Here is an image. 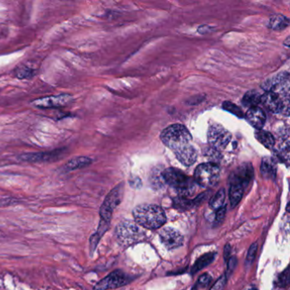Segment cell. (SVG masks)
Masks as SVG:
<instances>
[{"instance_id": "7", "label": "cell", "mask_w": 290, "mask_h": 290, "mask_svg": "<svg viewBox=\"0 0 290 290\" xmlns=\"http://www.w3.org/2000/svg\"><path fill=\"white\" fill-rule=\"evenodd\" d=\"M232 140L231 133L220 124L210 126L208 131V142L212 148L220 151L227 147Z\"/></svg>"}, {"instance_id": "1", "label": "cell", "mask_w": 290, "mask_h": 290, "mask_svg": "<svg viewBox=\"0 0 290 290\" xmlns=\"http://www.w3.org/2000/svg\"><path fill=\"white\" fill-rule=\"evenodd\" d=\"M136 223L147 229H158L166 222L164 209L158 205L142 204L133 210Z\"/></svg>"}, {"instance_id": "23", "label": "cell", "mask_w": 290, "mask_h": 290, "mask_svg": "<svg viewBox=\"0 0 290 290\" xmlns=\"http://www.w3.org/2000/svg\"><path fill=\"white\" fill-rule=\"evenodd\" d=\"M256 138L266 148H273L275 145V139L271 133L260 129L256 133Z\"/></svg>"}, {"instance_id": "20", "label": "cell", "mask_w": 290, "mask_h": 290, "mask_svg": "<svg viewBox=\"0 0 290 290\" xmlns=\"http://www.w3.org/2000/svg\"><path fill=\"white\" fill-rule=\"evenodd\" d=\"M290 25V20L286 16L283 15H275L271 16L269 20V29L275 30V31H281L287 29Z\"/></svg>"}, {"instance_id": "36", "label": "cell", "mask_w": 290, "mask_h": 290, "mask_svg": "<svg viewBox=\"0 0 290 290\" xmlns=\"http://www.w3.org/2000/svg\"><path fill=\"white\" fill-rule=\"evenodd\" d=\"M256 290V289H251V290Z\"/></svg>"}, {"instance_id": "24", "label": "cell", "mask_w": 290, "mask_h": 290, "mask_svg": "<svg viewBox=\"0 0 290 290\" xmlns=\"http://www.w3.org/2000/svg\"><path fill=\"white\" fill-rule=\"evenodd\" d=\"M14 73H15V76L17 79H31L35 75V70L29 67V66L21 65V66L16 67L15 71H14Z\"/></svg>"}, {"instance_id": "30", "label": "cell", "mask_w": 290, "mask_h": 290, "mask_svg": "<svg viewBox=\"0 0 290 290\" xmlns=\"http://www.w3.org/2000/svg\"><path fill=\"white\" fill-rule=\"evenodd\" d=\"M211 280L212 278L211 277H210V275L208 274V273H204V274H203L202 276H201V277L199 278V280H198V283H197L196 287H207L208 284H210Z\"/></svg>"}, {"instance_id": "33", "label": "cell", "mask_w": 290, "mask_h": 290, "mask_svg": "<svg viewBox=\"0 0 290 290\" xmlns=\"http://www.w3.org/2000/svg\"><path fill=\"white\" fill-rule=\"evenodd\" d=\"M236 259L235 257H232L228 260V271H233L236 267Z\"/></svg>"}, {"instance_id": "21", "label": "cell", "mask_w": 290, "mask_h": 290, "mask_svg": "<svg viewBox=\"0 0 290 290\" xmlns=\"http://www.w3.org/2000/svg\"><path fill=\"white\" fill-rule=\"evenodd\" d=\"M215 256L216 254L215 253H208V254H205L204 256H201L192 267V274H195L206 267L207 265H210L212 262L214 261Z\"/></svg>"}, {"instance_id": "3", "label": "cell", "mask_w": 290, "mask_h": 290, "mask_svg": "<svg viewBox=\"0 0 290 290\" xmlns=\"http://www.w3.org/2000/svg\"><path fill=\"white\" fill-rule=\"evenodd\" d=\"M163 178L169 186L181 194H188L194 190L195 180L187 176L182 171L174 168H169L163 173Z\"/></svg>"}, {"instance_id": "31", "label": "cell", "mask_w": 290, "mask_h": 290, "mask_svg": "<svg viewBox=\"0 0 290 290\" xmlns=\"http://www.w3.org/2000/svg\"><path fill=\"white\" fill-rule=\"evenodd\" d=\"M216 211L217 212H216V215H215V224H220L224 220L225 216H226V212H227V208H226L225 206H223L221 208H219Z\"/></svg>"}, {"instance_id": "27", "label": "cell", "mask_w": 290, "mask_h": 290, "mask_svg": "<svg viewBox=\"0 0 290 290\" xmlns=\"http://www.w3.org/2000/svg\"><path fill=\"white\" fill-rule=\"evenodd\" d=\"M256 253H257V243H253L252 245L249 247V251H248V254H247V265L252 264L253 261L256 259Z\"/></svg>"}, {"instance_id": "12", "label": "cell", "mask_w": 290, "mask_h": 290, "mask_svg": "<svg viewBox=\"0 0 290 290\" xmlns=\"http://www.w3.org/2000/svg\"><path fill=\"white\" fill-rule=\"evenodd\" d=\"M63 149H58L44 152H29L20 155L19 159L22 161L29 163H40V162L57 161L63 155Z\"/></svg>"}, {"instance_id": "5", "label": "cell", "mask_w": 290, "mask_h": 290, "mask_svg": "<svg viewBox=\"0 0 290 290\" xmlns=\"http://www.w3.org/2000/svg\"><path fill=\"white\" fill-rule=\"evenodd\" d=\"M220 168L217 164L206 163L199 165L196 169L195 182L203 187H211L217 184L220 179Z\"/></svg>"}, {"instance_id": "16", "label": "cell", "mask_w": 290, "mask_h": 290, "mask_svg": "<svg viewBox=\"0 0 290 290\" xmlns=\"http://www.w3.org/2000/svg\"><path fill=\"white\" fill-rule=\"evenodd\" d=\"M174 154L176 156L177 159L185 166L193 165L197 160V157H198L197 151L193 147V145L174 152Z\"/></svg>"}, {"instance_id": "9", "label": "cell", "mask_w": 290, "mask_h": 290, "mask_svg": "<svg viewBox=\"0 0 290 290\" xmlns=\"http://www.w3.org/2000/svg\"><path fill=\"white\" fill-rule=\"evenodd\" d=\"M132 278L129 277V275L124 273L123 271L117 270L112 272L110 274L100 281L95 288L94 290H108L117 289L122 287L129 284Z\"/></svg>"}, {"instance_id": "8", "label": "cell", "mask_w": 290, "mask_h": 290, "mask_svg": "<svg viewBox=\"0 0 290 290\" xmlns=\"http://www.w3.org/2000/svg\"><path fill=\"white\" fill-rule=\"evenodd\" d=\"M142 234L143 232L139 227L129 221H125L118 225L116 230V235L118 241L127 245L141 240Z\"/></svg>"}, {"instance_id": "15", "label": "cell", "mask_w": 290, "mask_h": 290, "mask_svg": "<svg viewBox=\"0 0 290 290\" xmlns=\"http://www.w3.org/2000/svg\"><path fill=\"white\" fill-rule=\"evenodd\" d=\"M247 121L256 129H261L265 125L266 116L264 111L260 108H250L245 115Z\"/></svg>"}, {"instance_id": "18", "label": "cell", "mask_w": 290, "mask_h": 290, "mask_svg": "<svg viewBox=\"0 0 290 290\" xmlns=\"http://www.w3.org/2000/svg\"><path fill=\"white\" fill-rule=\"evenodd\" d=\"M261 172L265 179H274L277 174V164L272 158L265 157L262 159Z\"/></svg>"}, {"instance_id": "10", "label": "cell", "mask_w": 290, "mask_h": 290, "mask_svg": "<svg viewBox=\"0 0 290 290\" xmlns=\"http://www.w3.org/2000/svg\"><path fill=\"white\" fill-rule=\"evenodd\" d=\"M265 92L271 91L282 93L285 97H289L290 92V76L289 73H280L276 77L268 79L262 86Z\"/></svg>"}, {"instance_id": "34", "label": "cell", "mask_w": 290, "mask_h": 290, "mask_svg": "<svg viewBox=\"0 0 290 290\" xmlns=\"http://www.w3.org/2000/svg\"><path fill=\"white\" fill-rule=\"evenodd\" d=\"M230 254H231V246L229 244H227L226 247H225L224 249V256H225V260L226 261H228L229 258H230Z\"/></svg>"}, {"instance_id": "28", "label": "cell", "mask_w": 290, "mask_h": 290, "mask_svg": "<svg viewBox=\"0 0 290 290\" xmlns=\"http://www.w3.org/2000/svg\"><path fill=\"white\" fill-rule=\"evenodd\" d=\"M289 283H290V270L289 268H286L279 276L278 284L280 287L285 288L288 286Z\"/></svg>"}, {"instance_id": "11", "label": "cell", "mask_w": 290, "mask_h": 290, "mask_svg": "<svg viewBox=\"0 0 290 290\" xmlns=\"http://www.w3.org/2000/svg\"><path fill=\"white\" fill-rule=\"evenodd\" d=\"M73 101L72 95L62 94L59 95H52L47 97L39 98L32 101V104L36 108L41 109H51L66 107Z\"/></svg>"}, {"instance_id": "14", "label": "cell", "mask_w": 290, "mask_h": 290, "mask_svg": "<svg viewBox=\"0 0 290 290\" xmlns=\"http://www.w3.org/2000/svg\"><path fill=\"white\" fill-rule=\"evenodd\" d=\"M253 176L254 171L251 164H243L235 171L233 175L231 178V182L238 183L245 187L252 180Z\"/></svg>"}, {"instance_id": "25", "label": "cell", "mask_w": 290, "mask_h": 290, "mask_svg": "<svg viewBox=\"0 0 290 290\" xmlns=\"http://www.w3.org/2000/svg\"><path fill=\"white\" fill-rule=\"evenodd\" d=\"M225 199H226V193H225V190H219L217 193H216V194L212 198L210 202H209V205H210V207H211L213 209L218 210L219 208L223 207Z\"/></svg>"}, {"instance_id": "19", "label": "cell", "mask_w": 290, "mask_h": 290, "mask_svg": "<svg viewBox=\"0 0 290 290\" xmlns=\"http://www.w3.org/2000/svg\"><path fill=\"white\" fill-rule=\"evenodd\" d=\"M243 187L238 183L231 182L229 198H230L231 206L233 208L238 204L243 195Z\"/></svg>"}, {"instance_id": "13", "label": "cell", "mask_w": 290, "mask_h": 290, "mask_svg": "<svg viewBox=\"0 0 290 290\" xmlns=\"http://www.w3.org/2000/svg\"><path fill=\"white\" fill-rule=\"evenodd\" d=\"M160 239L164 246L168 249H173L181 246L183 243V236L180 232L171 228L165 227L163 228L160 233Z\"/></svg>"}, {"instance_id": "29", "label": "cell", "mask_w": 290, "mask_h": 290, "mask_svg": "<svg viewBox=\"0 0 290 290\" xmlns=\"http://www.w3.org/2000/svg\"><path fill=\"white\" fill-rule=\"evenodd\" d=\"M174 203H175V206H176L177 208H190L194 206L193 201L188 200V199H184V198L175 199Z\"/></svg>"}, {"instance_id": "6", "label": "cell", "mask_w": 290, "mask_h": 290, "mask_svg": "<svg viewBox=\"0 0 290 290\" xmlns=\"http://www.w3.org/2000/svg\"><path fill=\"white\" fill-rule=\"evenodd\" d=\"M265 108L273 114H285L289 115L290 111V98L284 97L275 92H265L261 95V101Z\"/></svg>"}, {"instance_id": "4", "label": "cell", "mask_w": 290, "mask_h": 290, "mask_svg": "<svg viewBox=\"0 0 290 290\" xmlns=\"http://www.w3.org/2000/svg\"><path fill=\"white\" fill-rule=\"evenodd\" d=\"M123 190H124V185L123 183H121L108 193L107 198L105 199L104 202L101 205V210H100L101 223L110 225L113 212L115 208H117L123 199Z\"/></svg>"}, {"instance_id": "32", "label": "cell", "mask_w": 290, "mask_h": 290, "mask_svg": "<svg viewBox=\"0 0 290 290\" xmlns=\"http://www.w3.org/2000/svg\"><path fill=\"white\" fill-rule=\"evenodd\" d=\"M226 283H227V278H226V276H222V277L219 278L217 282L213 285L211 290H223L225 285H226Z\"/></svg>"}, {"instance_id": "35", "label": "cell", "mask_w": 290, "mask_h": 290, "mask_svg": "<svg viewBox=\"0 0 290 290\" xmlns=\"http://www.w3.org/2000/svg\"><path fill=\"white\" fill-rule=\"evenodd\" d=\"M289 39H290V38H288L287 40H286V45H287L288 47H289Z\"/></svg>"}, {"instance_id": "2", "label": "cell", "mask_w": 290, "mask_h": 290, "mask_svg": "<svg viewBox=\"0 0 290 290\" xmlns=\"http://www.w3.org/2000/svg\"><path fill=\"white\" fill-rule=\"evenodd\" d=\"M162 142L174 152L192 145V135L181 124H172L163 130L160 136Z\"/></svg>"}, {"instance_id": "17", "label": "cell", "mask_w": 290, "mask_h": 290, "mask_svg": "<svg viewBox=\"0 0 290 290\" xmlns=\"http://www.w3.org/2000/svg\"><path fill=\"white\" fill-rule=\"evenodd\" d=\"M91 158L86 157V156H79V157L71 158L69 161L64 165L62 170L64 172L77 171L79 169L87 167L89 164H91Z\"/></svg>"}, {"instance_id": "26", "label": "cell", "mask_w": 290, "mask_h": 290, "mask_svg": "<svg viewBox=\"0 0 290 290\" xmlns=\"http://www.w3.org/2000/svg\"><path fill=\"white\" fill-rule=\"evenodd\" d=\"M222 107H223L225 110L229 112L231 114L236 115V117H243V111L241 110V109H240L237 106H236V105H234L233 103L230 102V101H225Z\"/></svg>"}, {"instance_id": "22", "label": "cell", "mask_w": 290, "mask_h": 290, "mask_svg": "<svg viewBox=\"0 0 290 290\" xmlns=\"http://www.w3.org/2000/svg\"><path fill=\"white\" fill-rule=\"evenodd\" d=\"M243 104L246 108H256L261 101V95L257 90H250L247 92L243 98Z\"/></svg>"}]
</instances>
